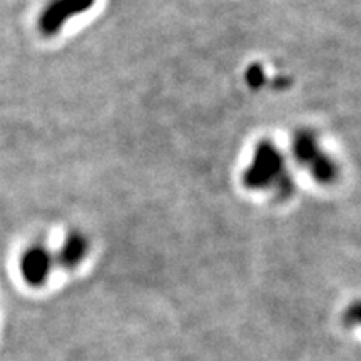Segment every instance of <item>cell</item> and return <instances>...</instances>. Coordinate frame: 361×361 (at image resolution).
<instances>
[{"mask_svg":"<svg viewBox=\"0 0 361 361\" xmlns=\"http://www.w3.org/2000/svg\"><path fill=\"white\" fill-rule=\"evenodd\" d=\"M241 183L250 191L273 192L278 200L291 197L296 188L286 156L269 139H263L252 149L250 164L241 174Z\"/></svg>","mask_w":361,"mask_h":361,"instance_id":"cell-1","label":"cell"},{"mask_svg":"<svg viewBox=\"0 0 361 361\" xmlns=\"http://www.w3.org/2000/svg\"><path fill=\"white\" fill-rule=\"evenodd\" d=\"M291 154L318 184L336 183L340 178V166L324 151L318 134L311 129H298L291 137Z\"/></svg>","mask_w":361,"mask_h":361,"instance_id":"cell-2","label":"cell"},{"mask_svg":"<svg viewBox=\"0 0 361 361\" xmlns=\"http://www.w3.org/2000/svg\"><path fill=\"white\" fill-rule=\"evenodd\" d=\"M94 6L96 0H49L37 19L39 32L44 37H54L64 29L67 22L84 16Z\"/></svg>","mask_w":361,"mask_h":361,"instance_id":"cell-3","label":"cell"},{"mask_svg":"<svg viewBox=\"0 0 361 361\" xmlns=\"http://www.w3.org/2000/svg\"><path fill=\"white\" fill-rule=\"evenodd\" d=\"M54 268V255L42 245H34L22 255L20 274L29 286L39 288L47 283Z\"/></svg>","mask_w":361,"mask_h":361,"instance_id":"cell-4","label":"cell"},{"mask_svg":"<svg viewBox=\"0 0 361 361\" xmlns=\"http://www.w3.org/2000/svg\"><path fill=\"white\" fill-rule=\"evenodd\" d=\"M89 239L84 233L71 231L57 252L59 264L64 269H75L84 263L89 255Z\"/></svg>","mask_w":361,"mask_h":361,"instance_id":"cell-5","label":"cell"},{"mask_svg":"<svg viewBox=\"0 0 361 361\" xmlns=\"http://www.w3.org/2000/svg\"><path fill=\"white\" fill-rule=\"evenodd\" d=\"M245 80L251 89L258 90L269 82L268 74L261 64H251L245 72Z\"/></svg>","mask_w":361,"mask_h":361,"instance_id":"cell-6","label":"cell"},{"mask_svg":"<svg viewBox=\"0 0 361 361\" xmlns=\"http://www.w3.org/2000/svg\"><path fill=\"white\" fill-rule=\"evenodd\" d=\"M343 322H345L346 326L361 328V300L346 306L345 313H343Z\"/></svg>","mask_w":361,"mask_h":361,"instance_id":"cell-7","label":"cell"}]
</instances>
